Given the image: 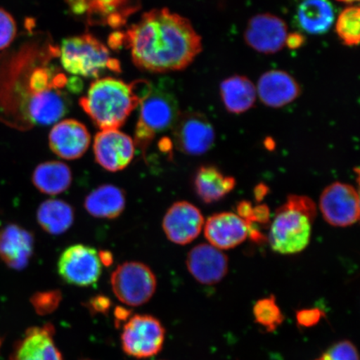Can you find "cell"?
<instances>
[{
	"label": "cell",
	"mask_w": 360,
	"mask_h": 360,
	"mask_svg": "<svg viewBox=\"0 0 360 360\" xmlns=\"http://www.w3.org/2000/svg\"><path fill=\"white\" fill-rule=\"evenodd\" d=\"M110 301L108 300L106 297L97 296L96 298L90 300V308L94 311L97 312H105L108 309L110 308Z\"/></svg>",
	"instance_id": "836d02e7"
},
{
	"label": "cell",
	"mask_w": 360,
	"mask_h": 360,
	"mask_svg": "<svg viewBox=\"0 0 360 360\" xmlns=\"http://www.w3.org/2000/svg\"><path fill=\"white\" fill-rule=\"evenodd\" d=\"M17 34V25L10 13L0 8V51L10 46Z\"/></svg>",
	"instance_id": "4dcf8cb0"
},
{
	"label": "cell",
	"mask_w": 360,
	"mask_h": 360,
	"mask_svg": "<svg viewBox=\"0 0 360 360\" xmlns=\"http://www.w3.org/2000/svg\"><path fill=\"white\" fill-rule=\"evenodd\" d=\"M304 37L299 33H292L287 36L285 44L287 47L290 49H299L304 43Z\"/></svg>",
	"instance_id": "e575fe53"
},
{
	"label": "cell",
	"mask_w": 360,
	"mask_h": 360,
	"mask_svg": "<svg viewBox=\"0 0 360 360\" xmlns=\"http://www.w3.org/2000/svg\"><path fill=\"white\" fill-rule=\"evenodd\" d=\"M94 152L101 167L110 172H118L131 163L134 142L119 129L102 130L94 139Z\"/></svg>",
	"instance_id": "8fae6325"
},
{
	"label": "cell",
	"mask_w": 360,
	"mask_h": 360,
	"mask_svg": "<svg viewBox=\"0 0 360 360\" xmlns=\"http://www.w3.org/2000/svg\"><path fill=\"white\" fill-rule=\"evenodd\" d=\"M287 36L286 22L270 13H260L251 18L245 32L247 44L255 51L266 55L281 51Z\"/></svg>",
	"instance_id": "7c38bea8"
},
{
	"label": "cell",
	"mask_w": 360,
	"mask_h": 360,
	"mask_svg": "<svg viewBox=\"0 0 360 360\" xmlns=\"http://www.w3.org/2000/svg\"><path fill=\"white\" fill-rule=\"evenodd\" d=\"M69 109V98L57 88L34 94L22 103V117L30 124H52L62 119Z\"/></svg>",
	"instance_id": "5bb4252c"
},
{
	"label": "cell",
	"mask_w": 360,
	"mask_h": 360,
	"mask_svg": "<svg viewBox=\"0 0 360 360\" xmlns=\"http://www.w3.org/2000/svg\"><path fill=\"white\" fill-rule=\"evenodd\" d=\"M253 313L255 322L268 332L276 331L285 319L274 295L258 300Z\"/></svg>",
	"instance_id": "4316f807"
},
{
	"label": "cell",
	"mask_w": 360,
	"mask_h": 360,
	"mask_svg": "<svg viewBox=\"0 0 360 360\" xmlns=\"http://www.w3.org/2000/svg\"><path fill=\"white\" fill-rule=\"evenodd\" d=\"M312 221L309 216L286 202L277 211L270 226V247L281 255L300 253L309 244Z\"/></svg>",
	"instance_id": "5b68a950"
},
{
	"label": "cell",
	"mask_w": 360,
	"mask_h": 360,
	"mask_svg": "<svg viewBox=\"0 0 360 360\" xmlns=\"http://www.w3.org/2000/svg\"><path fill=\"white\" fill-rule=\"evenodd\" d=\"M62 294L60 290L39 292L31 299L34 308L39 314H49L55 311L60 305Z\"/></svg>",
	"instance_id": "f1b7e54d"
},
{
	"label": "cell",
	"mask_w": 360,
	"mask_h": 360,
	"mask_svg": "<svg viewBox=\"0 0 360 360\" xmlns=\"http://www.w3.org/2000/svg\"><path fill=\"white\" fill-rule=\"evenodd\" d=\"M255 193V195L259 200L262 199V198L267 193L266 186H259L256 188Z\"/></svg>",
	"instance_id": "8d00e7d4"
},
{
	"label": "cell",
	"mask_w": 360,
	"mask_h": 360,
	"mask_svg": "<svg viewBox=\"0 0 360 360\" xmlns=\"http://www.w3.org/2000/svg\"><path fill=\"white\" fill-rule=\"evenodd\" d=\"M315 360H359L356 347L349 340L338 342Z\"/></svg>",
	"instance_id": "f546056e"
},
{
	"label": "cell",
	"mask_w": 360,
	"mask_h": 360,
	"mask_svg": "<svg viewBox=\"0 0 360 360\" xmlns=\"http://www.w3.org/2000/svg\"><path fill=\"white\" fill-rule=\"evenodd\" d=\"M301 28L312 34L328 32L335 20V11L330 0H304L297 11Z\"/></svg>",
	"instance_id": "cb8c5ba5"
},
{
	"label": "cell",
	"mask_w": 360,
	"mask_h": 360,
	"mask_svg": "<svg viewBox=\"0 0 360 360\" xmlns=\"http://www.w3.org/2000/svg\"><path fill=\"white\" fill-rule=\"evenodd\" d=\"M204 232L210 245L220 250H231L246 240L249 223L236 214H215L207 220Z\"/></svg>",
	"instance_id": "e0dca14e"
},
{
	"label": "cell",
	"mask_w": 360,
	"mask_h": 360,
	"mask_svg": "<svg viewBox=\"0 0 360 360\" xmlns=\"http://www.w3.org/2000/svg\"><path fill=\"white\" fill-rule=\"evenodd\" d=\"M122 40L134 65L151 73L186 69L202 51L201 37L191 21L166 8L143 13Z\"/></svg>",
	"instance_id": "6da1fadb"
},
{
	"label": "cell",
	"mask_w": 360,
	"mask_h": 360,
	"mask_svg": "<svg viewBox=\"0 0 360 360\" xmlns=\"http://www.w3.org/2000/svg\"><path fill=\"white\" fill-rule=\"evenodd\" d=\"M165 330L162 323L151 315H134L129 319L121 335L125 354L136 359L155 356L163 348Z\"/></svg>",
	"instance_id": "52a82bcc"
},
{
	"label": "cell",
	"mask_w": 360,
	"mask_h": 360,
	"mask_svg": "<svg viewBox=\"0 0 360 360\" xmlns=\"http://www.w3.org/2000/svg\"><path fill=\"white\" fill-rule=\"evenodd\" d=\"M338 1L345 2V3H352L354 1H359V0H338Z\"/></svg>",
	"instance_id": "74e56055"
},
{
	"label": "cell",
	"mask_w": 360,
	"mask_h": 360,
	"mask_svg": "<svg viewBox=\"0 0 360 360\" xmlns=\"http://www.w3.org/2000/svg\"><path fill=\"white\" fill-rule=\"evenodd\" d=\"M256 91L265 105L281 108L289 105L300 96V87L286 72L270 70L261 76Z\"/></svg>",
	"instance_id": "d6986e66"
},
{
	"label": "cell",
	"mask_w": 360,
	"mask_h": 360,
	"mask_svg": "<svg viewBox=\"0 0 360 360\" xmlns=\"http://www.w3.org/2000/svg\"><path fill=\"white\" fill-rule=\"evenodd\" d=\"M58 271L66 283L80 287L94 285L102 273V264L93 248L75 245L68 248L58 262Z\"/></svg>",
	"instance_id": "9c48e42d"
},
{
	"label": "cell",
	"mask_w": 360,
	"mask_h": 360,
	"mask_svg": "<svg viewBox=\"0 0 360 360\" xmlns=\"http://www.w3.org/2000/svg\"><path fill=\"white\" fill-rule=\"evenodd\" d=\"M98 257H100L101 264L105 265V266H110L112 264V260H114L112 254L109 251H101Z\"/></svg>",
	"instance_id": "d590c367"
},
{
	"label": "cell",
	"mask_w": 360,
	"mask_h": 360,
	"mask_svg": "<svg viewBox=\"0 0 360 360\" xmlns=\"http://www.w3.org/2000/svg\"><path fill=\"white\" fill-rule=\"evenodd\" d=\"M323 312L318 308L304 309L296 313L297 323L303 328H309L316 326L323 317Z\"/></svg>",
	"instance_id": "1f68e13d"
},
{
	"label": "cell",
	"mask_w": 360,
	"mask_h": 360,
	"mask_svg": "<svg viewBox=\"0 0 360 360\" xmlns=\"http://www.w3.org/2000/svg\"><path fill=\"white\" fill-rule=\"evenodd\" d=\"M60 60L68 73L85 78L97 79L107 70L121 71L120 61L112 58L105 45L89 34L63 40Z\"/></svg>",
	"instance_id": "3957f363"
},
{
	"label": "cell",
	"mask_w": 360,
	"mask_h": 360,
	"mask_svg": "<svg viewBox=\"0 0 360 360\" xmlns=\"http://www.w3.org/2000/svg\"><path fill=\"white\" fill-rule=\"evenodd\" d=\"M173 133L175 146L188 155L205 154L212 148L215 141L213 125L200 112L179 114Z\"/></svg>",
	"instance_id": "30bf717a"
},
{
	"label": "cell",
	"mask_w": 360,
	"mask_h": 360,
	"mask_svg": "<svg viewBox=\"0 0 360 360\" xmlns=\"http://www.w3.org/2000/svg\"><path fill=\"white\" fill-rule=\"evenodd\" d=\"M53 334L52 326L30 328L18 348L13 360H63Z\"/></svg>",
	"instance_id": "ffe728a7"
},
{
	"label": "cell",
	"mask_w": 360,
	"mask_h": 360,
	"mask_svg": "<svg viewBox=\"0 0 360 360\" xmlns=\"http://www.w3.org/2000/svg\"><path fill=\"white\" fill-rule=\"evenodd\" d=\"M34 242L30 231L8 224L0 231V259L13 269H25L33 255Z\"/></svg>",
	"instance_id": "ac0fdd59"
},
{
	"label": "cell",
	"mask_w": 360,
	"mask_h": 360,
	"mask_svg": "<svg viewBox=\"0 0 360 360\" xmlns=\"http://www.w3.org/2000/svg\"><path fill=\"white\" fill-rule=\"evenodd\" d=\"M135 142L143 155L158 134L173 129L180 114L176 98L167 89L150 85L141 98Z\"/></svg>",
	"instance_id": "277c9868"
},
{
	"label": "cell",
	"mask_w": 360,
	"mask_h": 360,
	"mask_svg": "<svg viewBox=\"0 0 360 360\" xmlns=\"http://www.w3.org/2000/svg\"><path fill=\"white\" fill-rule=\"evenodd\" d=\"M186 264L195 281L205 285H213L226 276L229 259L222 250L210 244H201L188 252Z\"/></svg>",
	"instance_id": "9a60e30c"
},
{
	"label": "cell",
	"mask_w": 360,
	"mask_h": 360,
	"mask_svg": "<svg viewBox=\"0 0 360 360\" xmlns=\"http://www.w3.org/2000/svg\"><path fill=\"white\" fill-rule=\"evenodd\" d=\"M360 8L352 6L340 13L336 22V32L346 45L354 46L359 43Z\"/></svg>",
	"instance_id": "83f0119b"
},
{
	"label": "cell",
	"mask_w": 360,
	"mask_h": 360,
	"mask_svg": "<svg viewBox=\"0 0 360 360\" xmlns=\"http://www.w3.org/2000/svg\"><path fill=\"white\" fill-rule=\"evenodd\" d=\"M220 94L229 112L242 114L254 106L257 91L250 79L235 75L220 84Z\"/></svg>",
	"instance_id": "603a6c76"
},
{
	"label": "cell",
	"mask_w": 360,
	"mask_h": 360,
	"mask_svg": "<svg viewBox=\"0 0 360 360\" xmlns=\"http://www.w3.org/2000/svg\"><path fill=\"white\" fill-rule=\"evenodd\" d=\"M85 360H87V359H85Z\"/></svg>",
	"instance_id": "f35d334b"
},
{
	"label": "cell",
	"mask_w": 360,
	"mask_h": 360,
	"mask_svg": "<svg viewBox=\"0 0 360 360\" xmlns=\"http://www.w3.org/2000/svg\"><path fill=\"white\" fill-rule=\"evenodd\" d=\"M33 183L45 195H60L70 187L72 172L69 166L62 162H44L34 169Z\"/></svg>",
	"instance_id": "d4e9b609"
},
{
	"label": "cell",
	"mask_w": 360,
	"mask_h": 360,
	"mask_svg": "<svg viewBox=\"0 0 360 360\" xmlns=\"http://www.w3.org/2000/svg\"><path fill=\"white\" fill-rule=\"evenodd\" d=\"M150 83L139 88L137 82L105 77L90 84L86 96L80 98V105L101 130L118 129L133 110L139 105Z\"/></svg>",
	"instance_id": "7a4b0ae2"
},
{
	"label": "cell",
	"mask_w": 360,
	"mask_h": 360,
	"mask_svg": "<svg viewBox=\"0 0 360 360\" xmlns=\"http://www.w3.org/2000/svg\"><path fill=\"white\" fill-rule=\"evenodd\" d=\"M110 282L117 298L133 307L147 303L155 295L157 287L154 272L139 262L119 265L112 272Z\"/></svg>",
	"instance_id": "8992f818"
},
{
	"label": "cell",
	"mask_w": 360,
	"mask_h": 360,
	"mask_svg": "<svg viewBox=\"0 0 360 360\" xmlns=\"http://www.w3.org/2000/svg\"><path fill=\"white\" fill-rule=\"evenodd\" d=\"M269 216L268 206L259 205L254 207L250 223L256 221L260 224H266L269 220Z\"/></svg>",
	"instance_id": "d6a6232c"
},
{
	"label": "cell",
	"mask_w": 360,
	"mask_h": 360,
	"mask_svg": "<svg viewBox=\"0 0 360 360\" xmlns=\"http://www.w3.org/2000/svg\"><path fill=\"white\" fill-rule=\"evenodd\" d=\"M205 219L196 206L179 201L170 207L163 219V229L171 242L180 245L190 244L200 236Z\"/></svg>",
	"instance_id": "4fadbf2b"
},
{
	"label": "cell",
	"mask_w": 360,
	"mask_h": 360,
	"mask_svg": "<svg viewBox=\"0 0 360 360\" xmlns=\"http://www.w3.org/2000/svg\"><path fill=\"white\" fill-rule=\"evenodd\" d=\"M236 186L235 178L225 176L214 166L201 167L195 177V192L206 204L222 200Z\"/></svg>",
	"instance_id": "7402d4cb"
},
{
	"label": "cell",
	"mask_w": 360,
	"mask_h": 360,
	"mask_svg": "<svg viewBox=\"0 0 360 360\" xmlns=\"http://www.w3.org/2000/svg\"><path fill=\"white\" fill-rule=\"evenodd\" d=\"M37 220L45 232L51 235H62L69 229L75 220V212L70 204L60 200H49L40 205Z\"/></svg>",
	"instance_id": "484cf974"
},
{
	"label": "cell",
	"mask_w": 360,
	"mask_h": 360,
	"mask_svg": "<svg viewBox=\"0 0 360 360\" xmlns=\"http://www.w3.org/2000/svg\"><path fill=\"white\" fill-rule=\"evenodd\" d=\"M126 198L121 188L105 184L94 190L84 200V208L98 219H112L123 213Z\"/></svg>",
	"instance_id": "44dd1931"
},
{
	"label": "cell",
	"mask_w": 360,
	"mask_h": 360,
	"mask_svg": "<svg viewBox=\"0 0 360 360\" xmlns=\"http://www.w3.org/2000/svg\"><path fill=\"white\" fill-rule=\"evenodd\" d=\"M90 134L85 125L75 120H65L58 122L49 135L51 150L61 159H79L90 145Z\"/></svg>",
	"instance_id": "2e32d148"
},
{
	"label": "cell",
	"mask_w": 360,
	"mask_h": 360,
	"mask_svg": "<svg viewBox=\"0 0 360 360\" xmlns=\"http://www.w3.org/2000/svg\"><path fill=\"white\" fill-rule=\"evenodd\" d=\"M319 209L323 219L335 227H348L359 219V196L350 184L335 182L321 193Z\"/></svg>",
	"instance_id": "ba28073f"
}]
</instances>
